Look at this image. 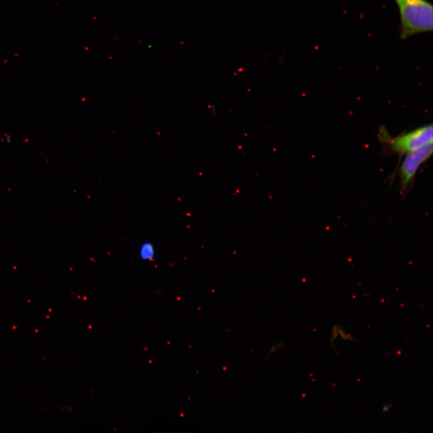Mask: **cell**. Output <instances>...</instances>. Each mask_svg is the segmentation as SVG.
Wrapping results in <instances>:
<instances>
[{
	"label": "cell",
	"instance_id": "cell-5",
	"mask_svg": "<svg viewBox=\"0 0 433 433\" xmlns=\"http://www.w3.org/2000/svg\"><path fill=\"white\" fill-rule=\"evenodd\" d=\"M390 408H391L390 406L388 407V405L386 404L385 405V407H384V408H383L384 412H386V411H388V410L390 409Z\"/></svg>",
	"mask_w": 433,
	"mask_h": 433
},
{
	"label": "cell",
	"instance_id": "cell-3",
	"mask_svg": "<svg viewBox=\"0 0 433 433\" xmlns=\"http://www.w3.org/2000/svg\"><path fill=\"white\" fill-rule=\"evenodd\" d=\"M433 141L406 154L400 168L401 192L405 196L413 184L420 166L428 160L433 154Z\"/></svg>",
	"mask_w": 433,
	"mask_h": 433
},
{
	"label": "cell",
	"instance_id": "cell-1",
	"mask_svg": "<svg viewBox=\"0 0 433 433\" xmlns=\"http://www.w3.org/2000/svg\"><path fill=\"white\" fill-rule=\"evenodd\" d=\"M399 8L400 37L433 31V5L427 0H394Z\"/></svg>",
	"mask_w": 433,
	"mask_h": 433
},
{
	"label": "cell",
	"instance_id": "cell-2",
	"mask_svg": "<svg viewBox=\"0 0 433 433\" xmlns=\"http://www.w3.org/2000/svg\"><path fill=\"white\" fill-rule=\"evenodd\" d=\"M433 132L432 124L427 125L394 138L391 137L387 131L383 129L380 130L378 137L386 151L401 156L421 148L425 144L432 142Z\"/></svg>",
	"mask_w": 433,
	"mask_h": 433
},
{
	"label": "cell",
	"instance_id": "cell-4",
	"mask_svg": "<svg viewBox=\"0 0 433 433\" xmlns=\"http://www.w3.org/2000/svg\"><path fill=\"white\" fill-rule=\"evenodd\" d=\"M139 255L141 260L144 261L153 260L155 255L154 244L150 241L144 242L140 247Z\"/></svg>",
	"mask_w": 433,
	"mask_h": 433
}]
</instances>
